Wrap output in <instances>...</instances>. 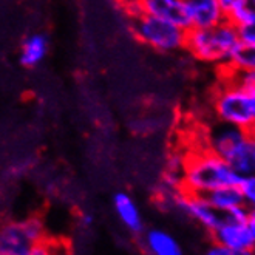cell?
<instances>
[{
  "label": "cell",
  "instance_id": "obj_16",
  "mask_svg": "<svg viewBox=\"0 0 255 255\" xmlns=\"http://www.w3.org/2000/svg\"><path fill=\"white\" fill-rule=\"evenodd\" d=\"M231 71H255V43H240L226 67Z\"/></svg>",
  "mask_w": 255,
  "mask_h": 255
},
{
  "label": "cell",
  "instance_id": "obj_11",
  "mask_svg": "<svg viewBox=\"0 0 255 255\" xmlns=\"http://www.w3.org/2000/svg\"><path fill=\"white\" fill-rule=\"evenodd\" d=\"M141 6L144 14L167 19L186 28L184 0H141Z\"/></svg>",
  "mask_w": 255,
  "mask_h": 255
},
{
  "label": "cell",
  "instance_id": "obj_3",
  "mask_svg": "<svg viewBox=\"0 0 255 255\" xmlns=\"http://www.w3.org/2000/svg\"><path fill=\"white\" fill-rule=\"evenodd\" d=\"M212 113L217 121L248 131L255 130V101L232 79L221 76V85L212 98Z\"/></svg>",
  "mask_w": 255,
  "mask_h": 255
},
{
  "label": "cell",
  "instance_id": "obj_25",
  "mask_svg": "<svg viewBox=\"0 0 255 255\" xmlns=\"http://www.w3.org/2000/svg\"><path fill=\"white\" fill-rule=\"evenodd\" d=\"M93 223H95V218L90 215V214H85V215H82V218H81V224L84 228H92L93 226Z\"/></svg>",
  "mask_w": 255,
  "mask_h": 255
},
{
  "label": "cell",
  "instance_id": "obj_17",
  "mask_svg": "<svg viewBox=\"0 0 255 255\" xmlns=\"http://www.w3.org/2000/svg\"><path fill=\"white\" fill-rule=\"evenodd\" d=\"M226 19L237 26L255 22V0H242L226 14Z\"/></svg>",
  "mask_w": 255,
  "mask_h": 255
},
{
  "label": "cell",
  "instance_id": "obj_21",
  "mask_svg": "<svg viewBox=\"0 0 255 255\" xmlns=\"http://www.w3.org/2000/svg\"><path fill=\"white\" fill-rule=\"evenodd\" d=\"M206 255H254V252L252 251H235V249L215 243L206 251Z\"/></svg>",
  "mask_w": 255,
  "mask_h": 255
},
{
  "label": "cell",
  "instance_id": "obj_19",
  "mask_svg": "<svg viewBox=\"0 0 255 255\" xmlns=\"http://www.w3.org/2000/svg\"><path fill=\"white\" fill-rule=\"evenodd\" d=\"M118 3L124 11L126 16L130 17V20L136 19L144 14L142 6H141V0H118Z\"/></svg>",
  "mask_w": 255,
  "mask_h": 255
},
{
  "label": "cell",
  "instance_id": "obj_8",
  "mask_svg": "<svg viewBox=\"0 0 255 255\" xmlns=\"http://www.w3.org/2000/svg\"><path fill=\"white\" fill-rule=\"evenodd\" d=\"M186 28H209L226 20L218 0H184Z\"/></svg>",
  "mask_w": 255,
  "mask_h": 255
},
{
  "label": "cell",
  "instance_id": "obj_23",
  "mask_svg": "<svg viewBox=\"0 0 255 255\" xmlns=\"http://www.w3.org/2000/svg\"><path fill=\"white\" fill-rule=\"evenodd\" d=\"M238 34L243 43H255V22L238 26Z\"/></svg>",
  "mask_w": 255,
  "mask_h": 255
},
{
  "label": "cell",
  "instance_id": "obj_6",
  "mask_svg": "<svg viewBox=\"0 0 255 255\" xmlns=\"http://www.w3.org/2000/svg\"><path fill=\"white\" fill-rule=\"evenodd\" d=\"M164 195L170 198L173 207L179 209L183 214H186L198 224H201L211 234L220 226L224 218V215L217 211L204 195H192L184 190L164 192Z\"/></svg>",
  "mask_w": 255,
  "mask_h": 255
},
{
  "label": "cell",
  "instance_id": "obj_18",
  "mask_svg": "<svg viewBox=\"0 0 255 255\" xmlns=\"http://www.w3.org/2000/svg\"><path fill=\"white\" fill-rule=\"evenodd\" d=\"M23 255H64V254H62V245L53 242V240L47 237L42 242L33 245Z\"/></svg>",
  "mask_w": 255,
  "mask_h": 255
},
{
  "label": "cell",
  "instance_id": "obj_13",
  "mask_svg": "<svg viewBox=\"0 0 255 255\" xmlns=\"http://www.w3.org/2000/svg\"><path fill=\"white\" fill-rule=\"evenodd\" d=\"M206 197L209 201H211V204L223 215L231 212L232 209H235L238 206L246 204L245 195H243L242 189H240V186H223V187L211 192L209 195H206Z\"/></svg>",
  "mask_w": 255,
  "mask_h": 255
},
{
  "label": "cell",
  "instance_id": "obj_26",
  "mask_svg": "<svg viewBox=\"0 0 255 255\" xmlns=\"http://www.w3.org/2000/svg\"><path fill=\"white\" fill-rule=\"evenodd\" d=\"M248 228H249V232H251L254 242H255V215L254 214H251V217L248 220Z\"/></svg>",
  "mask_w": 255,
  "mask_h": 255
},
{
  "label": "cell",
  "instance_id": "obj_15",
  "mask_svg": "<svg viewBox=\"0 0 255 255\" xmlns=\"http://www.w3.org/2000/svg\"><path fill=\"white\" fill-rule=\"evenodd\" d=\"M47 48H48V42L43 36H40V34L29 36L22 45L20 62L25 67L37 65L45 57V54H47Z\"/></svg>",
  "mask_w": 255,
  "mask_h": 255
},
{
  "label": "cell",
  "instance_id": "obj_14",
  "mask_svg": "<svg viewBox=\"0 0 255 255\" xmlns=\"http://www.w3.org/2000/svg\"><path fill=\"white\" fill-rule=\"evenodd\" d=\"M229 164L242 176L255 175V130L249 133L248 141Z\"/></svg>",
  "mask_w": 255,
  "mask_h": 255
},
{
  "label": "cell",
  "instance_id": "obj_5",
  "mask_svg": "<svg viewBox=\"0 0 255 255\" xmlns=\"http://www.w3.org/2000/svg\"><path fill=\"white\" fill-rule=\"evenodd\" d=\"M43 238H47L45 226L36 217L0 224V252L6 255H23Z\"/></svg>",
  "mask_w": 255,
  "mask_h": 255
},
{
  "label": "cell",
  "instance_id": "obj_1",
  "mask_svg": "<svg viewBox=\"0 0 255 255\" xmlns=\"http://www.w3.org/2000/svg\"><path fill=\"white\" fill-rule=\"evenodd\" d=\"M243 176L231 164L209 148L186 156L183 190L192 195H209L223 186H240Z\"/></svg>",
  "mask_w": 255,
  "mask_h": 255
},
{
  "label": "cell",
  "instance_id": "obj_22",
  "mask_svg": "<svg viewBox=\"0 0 255 255\" xmlns=\"http://www.w3.org/2000/svg\"><path fill=\"white\" fill-rule=\"evenodd\" d=\"M224 217L232 220V221H237V223H248L249 217H251V209L248 204L245 206H238L235 209H232L231 212L224 214Z\"/></svg>",
  "mask_w": 255,
  "mask_h": 255
},
{
  "label": "cell",
  "instance_id": "obj_27",
  "mask_svg": "<svg viewBox=\"0 0 255 255\" xmlns=\"http://www.w3.org/2000/svg\"><path fill=\"white\" fill-rule=\"evenodd\" d=\"M249 209H251V214H254V215H255V204L249 206Z\"/></svg>",
  "mask_w": 255,
  "mask_h": 255
},
{
  "label": "cell",
  "instance_id": "obj_7",
  "mask_svg": "<svg viewBox=\"0 0 255 255\" xmlns=\"http://www.w3.org/2000/svg\"><path fill=\"white\" fill-rule=\"evenodd\" d=\"M249 133L245 128L217 121L206 131V148L231 162L248 141Z\"/></svg>",
  "mask_w": 255,
  "mask_h": 255
},
{
  "label": "cell",
  "instance_id": "obj_10",
  "mask_svg": "<svg viewBox=\"0 0 255 255\" xmlns=\"http://www.w3.org/2000/svg\"><path fill=\"white\" fill-rule=\"evenodd\" d=\"M113 209L116 212V217L123 223V226L131 232V234H142L144 229V220L141 215V211L128 193L118 192L113 197Z\"/></svg>",
  "mask_w": 255,
  "mask_h": 255
},
{
  "label": "cell",
  "instance_id": "obj_2",
  "mask_svg": "<svg viewBox=\"0 0 255 255\" xmlns=\"http://www.w3.org/2000/svg\"><path fill=\"white\" fill-rule=\"evenodd\" d=\"M240 43L238 26L226 19L209 28L187 29L186 50L197 61L223 70L228 67Z\"/></svg>",
  "mask_w": 255,
  "mask_h": 255
},
{
  "label": "cell",
  "instance_id": "obj_4",
  "mask_svg": "<svg viewBox=\"0 0 255 255\" xmlns=\"http://www.w3.org/2000/svg\"><path fill=\"white\" fill-rule=\"evenodd\" d=\"M131 34L145 47L159 53H175L186 50L187 29L172 20L156 16H142L130 20Z\"/></svg>",
  "mask_w": 255,
  "mask_h": 255
},
{
  "label": "cell",
  "instance_id": "obj_24",
  "mask_svg": "<svg viewBox=\"0 0 255 255\" xmlns=\"http://www.w3.org/2000/svg\"><path fill=\"white\" fill-rule=\"evenodd\" d=\"M220 2V5H221V8L224 9V12H229L232 8H235L240 2H242V0H218Z\"/></svg>",
  "mask_w": 255,
  "mask_h": 255
},
{
  "label": "cell",
  "instance_id": "obj_9",
  "mask_svg": "<svg viewBox=\"0 0 255 255\" xmlns=\"http://www.w3.org/2000/svg\"><path fill=\"white\" fill-rule=\"evenodd\" d=\"M212 237L217 245L235 251H252L255 248V242L249 232L248 223H237L226 217L212 232Z\"/></svg>",
  "mask_w": 255,
  "mask_h": 255
},
{
  "label": "cell",
  "instance_id": "obj_28",
  "mask_svg": "<svg viewBox=\"0 0 255 255\" xmlns=\"http://www.w3.org/2000/svg\"><path fill=\"white\" fill-rule=\"evenodd\" d=\"M0 255H6V254H2V252H0Z\"/></svg>",
  "mask_w": 255,
  "mask_h": 255
},
{
  "label": "cell",
  "instance_id": "obj_20",
  "mask_svg": "<svg viewBox=\"0 0 255 255\" xmlns=\"http://www.w3.org/2000/svg\"><path fill=\"white\" fill-rule=\"evenodd\" d=\"M240 189H242L245 200L248 206L255 204V175L243 176L242 183H240Z\"/></svg>",
  "mask_w": 255,
  "mask_h": 255
},
{
  "label": "cell",
  "instance_id": "obj_12",
  "mask_svg": "<svg viewBox=\"0 0 255 255\" xmlns=\"http://www.w3.org/2000/svg\"><path fill=\"white\" fill-rule=\"evenodd\" d=\"M144 246L148 255H184L178 240L162 229H150L145 232Z\"/></svg>",
  "mask_w": 255,
  "mask_h": 255
}]
</instances>
